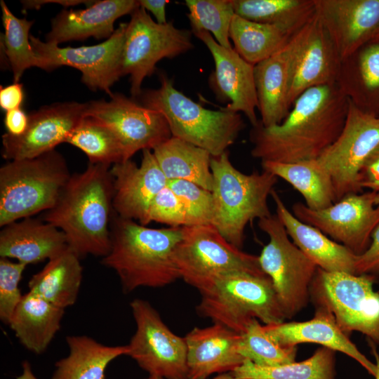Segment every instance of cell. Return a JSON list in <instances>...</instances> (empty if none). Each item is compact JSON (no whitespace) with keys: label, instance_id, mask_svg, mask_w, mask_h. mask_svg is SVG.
Segmentation results:
<instances>
[{"label":"cell","instance_id":"cell-51","mask_svg":"<svg viewBox=\"0 0 379 379\" xmlns=\"http://www.w3.org/2000/svg\"><path fill=\"white\" fill-rule=\"evenodd\" d=\"M375 344L371 342V352L375 359V364L377 366V372L374 378L375 379H379V357H378V352L376 348L375 347Z\"/></svg>","mask_w":379,"mask_h":379},{"label":"cell","instance_id":"cell-43","mask_svg":"<svg viewBox=\"0 0 379 379\" xmlns=\"http://www.w3.org/2000/svg\"><path fill=\"white\" fill-rule=\"evenodd\" d=\"M148 217L149 222L155 221L171 227L187 225L184 206L168 186L162 189L152 201Z\"/></svg>","mask_w":379,"mask_h":379},{"label":"cell","instance_id":"cell-22","mask_svg":"<svg viewBox=\"0 0 379 379\" xmlns=\"http://www.w3.org/2000/svg\"><path fill=\"white\" fill-rule=\"evenodd\" d=\"M341 63L332 40L315 13L303 27L288 97L291 107L307 89L336 84Z\"/></svg>","mask_w":379,"mask_h":379},{"label":"cell","instance_id":"cell-16","mask_svg":"<svg viewBox=\"0 0 379 379\" xmlns=\"http://www.w3.org/2000/svg\"><path fill=\"white\" fill-rule=\"evenodd\" d=\"M110 100L86 102L84 117L95 118L117 136L129 160L138 151L154 149L172 134L164 116L134 100L113 93Z\"/></svg>","mask_w":379,"mask_h":379},{"label":"cell","instance_id":"cell-20","mask_svg":"<svg viewBox=\"0 0 379 379\" xmlns=\"http://www.w3.org/2000/svg\"><path fill=\"white\" fill-rule=\"evenodd\" d=\"M314 4L342 61L368 43L379 26V0H314Z\"/></svg>","mask_w":379,"mask_h":379},{"label":"cell","instance_id":"cell-5","mask_svg":"<svg viewBox=\"0 0 379 379\" xmlns=\"http://www.w3.org/2000/svg\"><path fill=\"white\" fill-rule=\"evenodd\" d=\"M211 170L213 178L211 225L241 249L247 225L272 215L268 197L278 178L265 171L243 173L232 164L228 151L211 157Z\"/></svg>","mask_w":379,"mask_h":379},{"label":"cell","instance_id":"cell-15","mask_svg":"<svg viewBox=\"0 0 379 379\" xmlns=\"http://www.w3.org/2000/svg\"><path fill=\"white\" fill-rule=\"evenodd\" d=\"M127 23H121L105 41L93 46L60 47L30 35L32 47L41 69L53 70L69 66L79 70L81 81L91 90L113 93L112 86L121 77V62Z\"/></svg>","mask_w":379,"mask_h":379},{"label":"cell","instance_id":"cell-11","mask_svg":"<svg viewBox=\"0 0 379 379\" xmlns=\"http://www.w3.org/2000/svg\"><path fill=\"white\" fill-rule=\"evenodd\" d=\"M127 23L123 46L121 77L130 75L131 93L139 97L143 80L151 76L157 63L173 58L194 48L192 32L178 29L172 21L159 24L140 6Z\"/></svg>","mask_w":379,"mask_h":379},{"label":"cell","instance_id":"cell-42","mask_svg":"<svg viewBox=\"0 0 379 379\" xmlns=\"http://www.w3.org/2000/svg\"><path fill=\"white\" fill-rule=\"evenodd\" d=\"M26 267L0 257V319L8 326L23 296L19 284Z\"/></svg>","mask_w":379,"mask_h":379},{"label":"cell","instance_id":"cell-36","mask_svg":"<svg viewBox=\"0 0 379 379\" xmlns=\"http://www.w3.org/2000/svg\"><path fill=\"white\" fill-rule=\"evenodd\" d=\"M231 373L238 379H335V352L322 347L303 361L275 366L246 360Z\"/></svg>","mask_w":379,"mask_h":379},{"label":"cell","instance_id":"cell-30","mask_svg":"<svg viewBox=\"0 0 379 379\" xmlns=\"http://www.w3.org/2000/svg\"><path fill=\"white\" fill-rule=\"evenodd\" d=\"M80 260L67 246L30 278L29 291L62 309L73 305L83 279Z\"/></svg>","mask_w":379,"mask_h":379},{"label":"cell","instance_id":"cell-41","mask_svg":"<svg viewBox=\"0 0 379 379\" xmlns=\"http://www.w3.org/2000/svg\"><path fill=\"white\" fill-rule=\"evenodd\" d=\"M167 186L184 206L186 226L211 224L213 202L212 192L184 180H168Z\"/></svg>","mask_w":379,"mask_h":379},{"label":"cell","instance_id":"cell-33","mask_svg":"<svg viewBox=\"0 0 379 379\" xmlns=\"http://www.w3.org/2000/svg\"><path fill=\"white\" fill-rule=\"evenodd\" d=\"M263 171L289 183L312 210L326 208L336 201L331 177L318 159L295 163L262 161Z\"/></svg>","mask_w":379,"mask_h":379},{"label":"cell","instance_id":"cell-39","mask_svg":"<svg viewBox=\"0 0 379 379\" xmlns=\"http://www.w3.org/2000/svg\"><path fill=\"white\" fill-rule=\"evenodd\" d=\"M192 32H207L222 46L233 48L230 27L234 15L231 0H186Z\"/></svg>","mask_w":379,"mask_h":379},{"label":"cell","instance_id":"cell-54","mask_svg":"<svg viewBox=\"0 0 379 379\" xmlns=\"http://www.w3.org/2000/svg\"><path fill=\"white\" fill-rule=\"evenodd\" d=\"M375 192V204L376 205L379 204V185L377 186L374 190H373Z\"/></svg>","mask_w":379,"mask_h":379},{"label":"cell","instance_id":"cell-18","mask_svg":"<svg viewBox=\"0 0 379 379\" xmlns=\"http://www.w3.org/2000/svg\"><path fill=\"white\" fill-rule=\"evenodd\" d=\"M209 50L215 69L209 77V86L216 99L226 103L224 109L245 114L252 126L259 119L255 110L258 100L254 77V66L243 59L234 49L220 46L207 32L194 33Z\"/></svg>","mask_w":379,"mask_h":379},{"label":"cell","instance_id":"cell-6","mask_svg":"<svg viewBox=\"0 0 379 379\" xmlns=\"http://www.w3.org/2000/svg\"><path fill=\"white\" fill-rule=\"evenodd\" d=\"M71 174L55 149L0 168V227L54 206Z\"/></svg>","mask_w":379,"mask_h":379},{"label":"cell","instance_id":"cell-53","mask_svg":"<svg viewBox=\"0 0 379 379\" xmlns=\"http://www.w3.org/2000/svg\"><path fill=\"white\" fill-rule=\"evenodd\" d=\"M370 41H373V42H378L379 43V26L377 28V29L375 30V32H374L371 39Z\"/></svg>","mask_w":379,"mask_h":379},{"label":"cell","instance_id":"cell-34","mask_svg":"<svg viewBox=\"0 0 379 379\" xmlns=\"http://www.w3.org/2000/svg\"><path fill=\"white\" fill-rule=\"evenodd\" d=\"M234 13L256 22L277 26L291 35L316 13L314 0H231Z\"/></svg>","mask_w":379,"mask_h":379},{"label":"cell","instance_id":"cell-40","mask_svg":"<svg viewBox=\"0 0 379 379\" xmlns=\"http://www.w3.org/2000/svg\"><path fill=\"white\" fill-rule=\"evenodd\" d=\"M241 335L239 352L246 360L262 366H279L295 361L297 347H284L274 342L256 319Z\"/></svg>","mask_w":379,"mask_h":379},{"label":"cell","instance_id":"cell-10","mask_svg":"<svg viewBox=\"0 0 379 379\" xmlns=\"http://www.w3.org/2000/svg\"><path fill=\"white\" fill-rule=\"evenodd\" d=\"M269 242L258 256L263 272L270 279L286 319L307 305L310 286L318 267L289 239L277 214L258 220Z\"/></svg>","mask_w":379,"mask_h":379},{"label":"cell","instance_id":"cell-29","mask_svg":"<svg viewBox=\"0 0 379 379\" xmlns=\"http://www.w3.org/2000/svg\"><path fill=\"white\" fill-rule=\"evenodd\" d=\"M65 310L28 291L15 309L8 324L20 344L39 354L48 347L60 329Z\"/></svg>","mask_w":379,"mask_h":379},{"label":"cell","instance_id":"cell-12","mask_svg":"<svg viewBox=\"0 0 379 379\" xmlns=\"http://www.w3.org/2000/svg\"><path fill=\"white\" fill-rule=\"evenodd\" d=\"M136 329L131 338L128 354L149 375L164 379H187V345L175 334L147 301L130 302Z\"/></svg>","mask_w":379,"mask_h":379},{"label":"cell","instance_id":"cell-23","mask_svg":"<svg viewBox=\"0 0 379 379\" xmlns=\"http://www.w3.org/2000/svg\"><path fill=\"white\" fill-rule=\"evenodd\" d=\"M314 317L305 321L281 322L263 325L265 333L281 347H296L300 343H317L342 352L358 362L370 375L377 372L375 363L363 354L337 324L326 307H315Z\"/></svg>","mask_w":379,"mask_h":379},{"label":"cell","instance_id":"cell-28","mask_svg":"<svg viewBox=\"0 0 379 379\" xmlns=\"http://www.w3.org/2000/svg\"><path fill=\"white\" fill-rule=\"evenodd\" d=\"M337 84L355 107L379 117V43L369 41L343 60Z\"/></svg>","mask_w":379,"mask_h":379},{"label":"cell","instance_id":"cell-17","mask_svg":"<svg viewBox=\"0 0 379 379\" xmlns=\"http://www.w3.org/2000/svg\"><path fill=\"white\" fill-rule=\"evenodd\" d=\"M86 103L57 102L29 114L26 131L19 136L2 135L1 157L9 161L32 159L55 149L84 118Z\"/></svg>","mask_w":379,"mask_h":379},{"label":"cell","instance_id":"cell-14","mask_svg":"<svg viewBox=\"0 0 379 379\" xmlns=\"http://www.w3.org/2000/svg\"><path fill=\"white\" fill-rule=\"evenodd\" d=\"M292 211L298 220L317 228L356 255L368 249L379 225V204H375L373 190L347 194L321 210L297 202Z\"/></svg>","mask_w":379,"mask_h":379},{"label":"cell","instance_id":"cell-35","mask_svg":"<svg viewBox=\"0 0 379 379\" xmlns=\"http://www.w3.org/2000/svg\"><path fill=\"white\" fill-rule=\"evenodd\" d=\"M292 36L277 26L251 21L236 14L230 27L234 49L253 65L282 48Z\"/></svg>","mask_w":379,"mask_h":379},{"label":"cell","instance_id":"cell-2","mask_svg":"<svg viewBox=\"0 0 379 379\" xmlns=\"http://www.w3.org/2000/svg\"><path fill=\"white\" fill-rule=\"evenodd\" d=\"M109 166L88 163L81 173L72 174L55 204L42 220L63 232L68 247L81 259L105 257L111 246L113 178Z\"/></svg>","mask_w":379,"mask_h":379},{"label":"cell","instance_id":"cell-31","mask_svg":"<svg viewBox=\"0 0 379 379\" xmlns=\"http://www.w3.org/2000/svg\"><path fill=\"white\" fill-rule=\"evenodd\" d=\"M68 355L55 364L52 379H105L107 366L128 354V345L109 346L87 335H67Z\"/></svg>","mask_w":379,"mask_h":379},{"label":"cell","instance_id":"cell-50","mask_svg":"<svg viewBox=\"0 0 379 379\" xmlns=\"http://www.w3.org/2000/svg\"><path fill=\"white\" fill-rule=\"evenodd\" d=\"M22 373L17 377V379H38L34 374L32 366L27 361H24L22 364Z\"/></svg>","mask_w":379,"mask_h":379},{"label":"cell","instance_id":"cell-1","mask_svg":"<svg viewBox=\"0 0 379 379\" xmlns=\"http://www.w3.org/2000/svg\"><path fill=\"white\" fill-rule=\"evenodd\" d=\"M349 100L338 85L316 86L303 92L279 124L252 126L251 156L261 161L295 163L318 159L340 135Z\"/></svg>","mask_w":379,"mask_h":379},{"label":"cell","instance_id":"cell-25","mask_svg":"<svg viewBox=\"0 0 379 379\" xmlns=\"http://www.w3.org/2000/svg\"><path fill=\"white\" fill-rule=\"evenodd\" d=\"M138 7L136 0H102L95 1L85 9H64L52 20L46 41L59 45L89 37L107 39L115 31V21Z\"/></svg>","mask_w":379,"mask_h":379},{"label":"cell","instance_id":"cell-8","mask_svg":"<svg viewBox=\"0 0 379 379\" xmlns=\"http://www.w3.org/2000/svg\"><path fill=\"white\" fill-rule=\"evenodd\" d=\"M376 277L343 272H326L318 267L310 286L315 307L327 308L348 336L365 335L379 345V291L373 288Z\"/></svg>","mask_w":379,"mask_h":379},{"label":"cell","instance_id":"cell-21","mask_svg":"<svg viewBox=\"0 0 379 379\" xmlns=\"http://www.w3.org/2000/svg\"><path fill=\"white\" fill-rule=\"evenodd\" d=\"M303 27L282 48L254 66L260 121L265 127L281 124L291 111L288 97Z\"/></svg>","mask_w":379,"mask_h":379},{"label":"cell","instance_id":"cell-46","mask_svg":"<svg viewBox=\"0 0 379 379\" xmlns=\"http://www.w3.org/2000/svg\"><path fill=\"white\" fill-rule=\"evenodd\" d=\"M24 100L22 84L20 82L0 88V107L6 112L20 108Z\"/></svg>","mask_w":379,"mask_h":379},{"label":"cell","instance_id":"cell-24","mask_svg":"<svg viewBox=\"0 0 379 379\" xmlns=\"http://www.w3.org/2000/svg\"><path fill=\"white\" fill-rule=\"evenodd\" d=\"M241 336V333L215 323L192 329L184 337L187 378L206 379L215 373L234 371L246 361L239 352Z\"/></svg>","mask_w":379,"mask_h":379},{"label":"cell","instance_id":"cell-56","mask_svg":"<svg viewBox=\"0 0 379 379\" xmlns=\"http://www.w3.org/2000/svg\"><path fill=\"white\" fill-rule=\"evenodd\" d=\"M378 357H379V353H378Z\"/></svg>","mask_w":379,"mask_h":379},{"label":"cell","instance_id":"cell-13","mask_svg":"<svg viewBox=\"0 0 379 379\" xmlns=\"http://www.w3.org/2000/svg\"><path fill=\"white\" fill-rule=\"evenodd\" d=\"M378 148L379 117L360 110L349 100L340 135L318 159L331 177L336 201L347 194L362 192L359 173Z\"/></svg>","mask_w":379,"mask_h":379},{"label":"cell","instance_id":"cell-49","mask_svg":"<svg viewBox=\"0 0 379 379\" xmlns=\"http://www.w3.org/2000/svg\"><path fill=\"white\" fill-rule=\"evenodd\" d=\"M95 1H83V0H26L21 1L22 4V8L25 10L28 9H38L46 4L54 3L61 4L65 7L76 6L81 4H85L88 6L92 5Z\"/></svg>","mask_w":379,"mask_h":379},{"label":"cell","instance_id":"cell-44","mask_svg":"<svg viewBox=\"0 0 379 379\" xmlns=\"http://www.w3.org/2000/svg\"><path fill=\"white\" fill-rule=\"evenodd\" d=\"M355 269L356 274L379 275V225L372 234L368 249L357 255Z\"/></svg>","mask_w":379,"mask_h":379},{"label":"cell","instance_id":"cell-55","mask_svg":"<svg viewBox=\"0 0 379 379\" xmlns=\"http://www.w3.org/2000/svg\"><path fill=\"white\" fill-rule=\"evenodd\" d=\"M145 379H164V378L159 376H156V375H149L147 378Z\"/></svg>","mask_w":379,"mask_h":379},{"label":"cell","instance_id":"cell-3","mask_svg":"<svg viewBox=\"0 0 379 379\" xmlns=\"http://www.w3.org/2000/svg\"><path fill=\"white\" fill-rule=\"evenodd\" d=\"M182 235L183 227L151 228L115 213L110 249L101 262L116 272L125 293L168 286L180 278L173 254Z\"/></svg>","mask_w":379,"mask_h":379},{"label":"cell","instance_id":"cell-26","mask_svg":"<svg viewBox=\"0 0 379 379\" xmlns=\"http://www.w3.org/2000/svg\"><path fill=\"white\" fill-rule=\"evenodd\" d=\"M67 246L63 232L42 219L26 218L0 232V257L27 265L48 260Z\"/></svg>","mask_w":379,"mask_h":379},{"label":"cell","instance_id":"cell-7","mask_svg":"<svg viewBox=\"0 0 379 379\" xmlns=\"http://www.w3.org/2000/svg\"><path fill=\"white\" fill-rule=\"evenodd\" d=\"M199 293L198 313L239 333H244L254 319L264 325L286 319L267 276L229 272L215 278Z\"/></svg>","mask_w":379,"mask_h":379},{"label":"cell","instance_id":"cell-52","mask_svg":"<svg viewBox=\"0 0 379 379\" xmlns=\"http://www.w3.org/2000/svg\"><path fill=\"white\" fill-rule=\"evenodd\" d=\"M211 379H238V378L234 377L231 373H225L218 374L217 376H215Z\"/></svg>","mask_w":379,"mask_h":379},{"label":"cell","instance_id":"cell-9","mask_svg":"<svg viewBox=\"0 0 379 379\" xmlns=\"http://www.w3.org/2000/svg\"><path fill=\"white\" fill-rule=\"evenodd\" d=\"M173 258L180 278L199 291L218 277L229 272L267 276L261 269L258 256L232 245L211 224L184 226Z\"/></svg>","mask_w":379,"mask_h":379},{"label":"cell","instance_id":"cell-27","mask_svg":"<svg viewBox=\"0 0 379 379\" xmlns=\"http://www.w3.org/2000/svg\"><path fill=\"white\" fill-rule=\"evenodd\" d=\"M271 197L276 214L295 245L319 268L326 272H343L356 274L357 257L345 246L333 241L317 228L298 220L290 211L278 193Z\"/></svg>","mask_w":379,"mask_h":379},{"label":"cell","instance_id":"cell-48","mask_svg":"<svg viewBox=\"0 0 379 379\" xmlns=\"http://www.w3.org/2000/svg\"><path fill=\"white\" fill-rule=\"evenodd\" d=\"M140 6L151 12L159 24H166V6L169 3L167 0H139Z\"/></svg>","mask_w":379,"mask_h":379},{"label":"cell","instance_id":"cell-4","mask_svg":"<svg viewBox=\"0 0 379 379\" xmlns=\"http://www.w3.org/2000/svg\"><path fill=\"white\" fill-rule=\"evenodd\" d=\"M159 81L158 88L142 91L139 97L143 106L164 116L172 137L202 148L211 157L228 151L245 127L241 114L204 107L177 90L164 73L159 74Z\"/></svg>","mask_w":379,"mask_h":379},{"label":"cell","instance_id":"cell-38","mask_svg":"<svg viewBox=\"0 0 379 379\" xmlns=\"http://www.w3.org/2000/svg\"><path fill=\"white\" fill-rule=\"evenodd\" d=\"M0 5L5 30L1 44L13 72V82L18 83L28 68L36 67L41 69V62L34 53L29 40V30L34 20L16 17L3 0Z\"/></svg>","mask_w":379,"mask_h":379},{"label":"cell","instance_id":"cell-47","mask_svg":"<svg viewBox=\"0 0 379 379\" xmlns=\"http://www.w3.org/2000/svg\"><path fill=\"white\" fill-rule=\"evenodd\" d=\"M29 117L21 109L6 112L4 125L8 134L13 136L22 135L28 126Z\"/></svg>","mask_w":379,"mask_h":379},{"label":"cell","instance_id":"cell-45","mask_svg":"<svg viewBox=\"0 0 379 379\" xmlns=\"http://www.w3.org/2000/svg\"><path fill=\"white\" fill-rule=\"evenodd\" d=\"M359 185L364 188L374 190L379 185V148L366 161L359 175Z\"/></svg>","mask_w":379,"mask_h":379},{"label":"cell","instance_id":"cell-19","mask_svg":"<svg viewBox=\"0 0 379 379\" xmlns=\"http://www.w3.org/2000/svg\"><path fill=\"white\" fill-rule=\"evenodd\" d=\"M113 178V209L118 216L149 223L148 213L155 196L167 186L168 180L162 173L151 149L142 151L140 165L131 159L110 167Z\"/></svg>","mask_w":379,"mask_h":379},{"label":"cell","instance_id":"cell-32","mask_svg":"<svg viewBox=\"0 0 379 379\" xmlns=\"http://www.w3.org/2000/svg\"><path fill=\"white\" fill-rule=\"evenodd\" d=\"M152 152L168 180H187L212 191L211 155L206 150L171 137L156 147Z\"/></svg>","mask_w":379,"mask_h":379},{"label":"cell","instance_id":"cell-37","mask_svg":"<svg viewBox=\"0 0 379 379\" xmlns=\"http://www.w3.org/2000/svg\"><path fill=\"white\" fill-rule=\"evenodd\" d=\"M65 142L84 152L91 164L112 166L127 161L122 144L115 133L91 117H84Z\"/></svg>","mask_w":379,"mask_h":379}]
</instances>
